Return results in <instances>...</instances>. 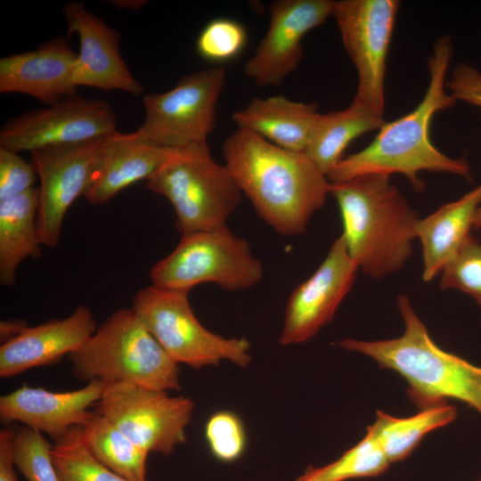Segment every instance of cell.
<instances>
[{
	"mask_svg": "<svg viewBox=\"0 0 481 481\" xmlns=\"http://www.w3.org/2000/svg\"><path fill=\"white\" fill-rule=\"evenodd\" d=\"M457 417V410L446 403L426 407L413 416L399 418L378 411L371 425L390 463L408 457L424 436Z\"/></svg>",
	"mask_w": 481,
	"mask_h": 481,
	"instance_id": "obj_25",
	"label": "cell"
},
{
	"mask_svg": "<svg viewBox=\"0 0 481 481\" xmlns=\"http://www.w3.org/2000/svg\"><path fill=\"white\" fill-rule=\"evenodd\" d=\"M51 454L60 481H131L92 455L84 442L81 426L54 441Z\"/></svg>",
	"mask_w": 481,
	"mask_h": 481,
	"instance_id": "obj_28",
	"label": "cell"
},
{
	"mask_svg": "<svg viewBox=\"0 0 481 481\" xmlns=\"http://www.w3.org/2000/svg\"><path fill=\"white\" fill-rule=\"evenodd\" d=\"M225 80L224 69L209 68L183 76L167 92L144 95V119L135 135L167 150L208 143Z\"/></svg>",
	"mask_w": 481,
	"mask_h": 481,
	"instance_id": "obj_9",
	"label": "cell"
},
{
	"mask_svg": "<svg viewBox=\"0 0 481 481\" xmlns=\"http://www.w3.org/2000/svg\"><path fill=\"white\" fill-rule=\"evenodd\" d=\"M473 227L476 229L481 228V202L476 209L474 215Z\"/></svg>",
	"mask_w": 481,
	"mask_h": 481,
	"instance_id": "obj_38",
	"label": "cell"
},
{
	"mask_svg": "<svg viewBox=\"0 0 481 481\" xmlns=\"http://www.w3.org/2000/svg\"><path fill=\"white\" fill-rule=\"evenodd\" d=\"M38 189L0 201V283L12 286L26 258H39L42 243L37 229Z\"/></svg>",
	"mask_w": 481,
	"mask_h": 481,
	"instance_id": "obj_23",
	"label": "cell"
},
{
	"mask_svg": "<svg viewBox=\"0 0 481 481\" xmlns=\"http://www.w3.org/2000/svg\"><path fill=\"white\" fill-rule=\"evenodd\" d=\"M358 269L340 235L315 272L289 295L280 344L305 343L329 323L354 285Z\"/></svg>",
	"mask_w": 481,
	"mask_h": 481,
	"instance_id": "obj_14",
	"label": "cell"
},
{
	"mask_svg": "<svg viewBox=\"0 0 481 481\" xmlns=\"http://www.w3.org/2000/svg\"><path fill=\"white\" fill-rule=\"evenodd\" d=\"M114 5L119 8H129V9H138L141 8L143 5H144L147 1H112Z\"/></svg>",
	"mask_w": 481,
	"mask_h": 481,
	"instance_id": "obj_37",
	"label": "cell"
},
{
	"mask_svg": "<svg viewBox=\"0 0 481 481\" xmlns=\"http://www.w3.org/2000/svg\"><path fill=\"white\" fill-rule=\"evenodd\" d=\"M37 173L19 153L0 148V201L34 188Z\"/></svg>",
	"mask_w": 481,
	"mask_h": 481,
	"instance_id": "obj_33",
	"label": "cell"
},
{
	"mask_svg": "<svg viewBox=\"0 0 481 481\" xmlns=\"http://www.w3.org/2000/svg\"><path fill=\"white\" fill-rule=\"evenodd\" d=\"M446 87L456 101L481 108V72L461 62L452 69Z\"/></svg>",
	"mask_w": 481,
	"mask_h": 481,
	"instance_id": "obj_34",
	"label": "cell"
},
{
	"mask_svg": "<svg viewBox=\"0 0 481 481\" xmlns=\"http://www.w3.org/2000/svg\"><path fill=\"white\" fill-rule=\"evenodd\" d=\"M390 462L380 447L371 426L364 437L336 461L309 467L295 481H346L371 477L385 472Z\"/></svg>",
	"mask_w": 481,
	"mask_h": 481,
	"instance_id": "obj_27",
	"label": "cell"
},
{
	"mask_svg": "<svg viewBox=\"0 0 481 481\" xmlns=\"http://www.w3.org/2000/svg\"><path fill=\"white\" fill-rule=\"evenodd\" d=\"M481 202V183L460 199L446 203L415 225L422 246V278L430 281L442 273L471 234L476 209Z\"/></svg>",
	"mask_w": 481,
	"mask_h": 481,
	"instance_id": "obj_22",
	"label": "cell"
},
{
	"mask_svg": "<svg viewBox=\"0 0 481 481\" xmlns=\"http://www.w3.org/2000/svg\"><path fill=\"white\" fill-rule=\"evenodd\" d=\"M29 325L24 320L2 321L0 323V337L2 343L19 336Z\"/></svg>",
	"mask_w": 481,
	"mask_h": 481,
	"instance_id": "obj_36",
	"label": "cell"
},
{
	"mask_svg": "<svg viewBox=\"0 0 481 481\" xmlns=\"http://www.w3.org/2000/svg\"><path fill=\"white\" fill-rule=\"evenodd\" d=\"M105 382L95 379L84 387L52 392L26 385L0 397V416L4 422L18 421L56 441L72 428L83 426L88 408L101 399Z\"/></svg>",
	"mask_w": 481,
	"mask_h": 481,
	"instance_id": "obj_17",
	"label": "cell"
},
{
	"mask_svg": "<svg viewBox=\"0 0 481 481\" xmlns=\"http://www.w3.org/2000/svg\"><path fill=\"white\" fill-rule=\"evenodd\" d=\"M205 438L214 457L224 462L239 459L247 444L241 420L229 411L216 412L208 418L205 425Z\"/></svg>",
	"mask_w": 481,
	"mask_h": 481,
	"instance_id": "obj_32",
	"label": "cell"
},
{
	"mask_svg": "<svg viewBox=\"0 0 481 481\" xmlns=\"http://www.w3.org/2000/svg\"><path fill=\"white\" fill-rule=\"evenodd\" d=\"M452 57L451 38L439 37L428 59L429 82L422 100L408 114L385 122L365 148L343 158L327 175L330 183L367 174L390 176L398 173L406 176L414 189L421 190L424 183L418 175L422 171L471 177L468 160L445 155L433 144L429 135L434 116L457 102L446 90Z\"/></svg>",
	"mask_w": 481,
	"mask_h": 481,
	"instance_id": "obj_2",
	"label": "cell"
},
{
	"mask_svg": "<svg viewBox=\"0 0 481 481\" xmlns=\"http://www.w3.org/2000/svg\"><path fill=\"white\" fill-rule=\"evenodd\" d=\"M397 306L404 324L400 337L375 341L344 338L336 345L398 373L409 385V397L421 409L454 399L481 414V367L438 346L406 296H398Z\"/></svg>",
	"mask_w": 481,
	"mask_h": 481,
	"instance_id": "obj_4",
	"label": "cell"
},
{
	"mask_svg": "<svg viewBox=\"0 0 481 481\" xmlns=\"http://www.w3.org/2000/svg\"><path fill=\"white\" fill-rule=\"evenodd\" d=\"M264 266L249 241L227 225L182 235L179 243L150 271L151 284L190 292L202 283L240 291L258 284Z\"/></svg>",
	"mask_w": 481,
	"mask_h": 481,
	"instance_id": "obj_7",
	"label": "cell"
},
{
	"mask_svg": "<svg viewBox=\"0 0 481 481\" xmlns=\"http://www.w3.org/2000/svg\"><path fill=\"white\" fill-rule=\"evenodd\" d=\"M84 442L104 466L131 481H147L149 452L127 438L110 420L91 412L82 426Z\"/></svg>",
	"mask_w": 481,
	"mask_h": 481,
	"instance_id": "obj_26",
	"label": "cell"
},
{
	"mask_svg": "<svg viewBox=\"0 0 481 481\" xmlns=\"http://www.w3.org/2000/svg\"><path fill=\"white\" fill-rule=\"evenodd\" d=\"M400 2L335 1V18L344 47L358 75L353 101L384 117L387 58Z\"/></svg>",
	"mask_w": 481,
	"mask_h": 481,
	"instance_id": "obj_11",
	"label": "cell"
},
{
	"mask_svg": "<svg viewBox=\"0 0 481 481\" xmlns=\"http://www.w3.org/2000/svg\"><path fill=\"white\" fill-rule=\"evenodd\" d=\"M384 123V117L353 101L344 110L320 114L304 153L327 176L352 141Z\"/></svg>",
	"mask_w": 481,
	"mask_h": 481,
	"instance_id": "obj_24",
	"label": "cell"
},
{
	"mask_svg": "<svg viewBox=\"0 0 481 481\" xmlns=\"http://www.w3.org/2000/svg\"><path fill=\"white\" fill-rule=\"evenodd\" d=\"M170 150L115 132L98 151L83 197L92 205L107 203L129 185L147 181L166 160Z\"/></svg>",
	"mask_w": 481,
	"mask_h": 481,
	"instance_id": "obj_20",
	"label": "cell"
},
{
	"mask_svg": "<svg viewBox=\"0 0 481 481\" xmlns=\"http://www.w3.org/2000/svg\"><path fill=\"white\" fill-rule=\"evenodd\" d=\"M334 2L273 1L267 30L244 65L245 76L258 86L281 84L302 60L305 36L332 15Z\"/></svg>",
	"mask_w": 481,
	"mask_h": 481,
	"instance_id": "obj_15",
	"label": "cell"
},
{
	"mask_svg": "<svg viewBox=\"0 0 481 481\" xmlns=\"http://www.w3.org/2000/svg\"><path fill=\"white\" fill-rule=\"evenodd\" d=\"M440 288L461 290L481 308V242L470 234L442 271Z\"/></svg>",
	"mask_w": 481,
	"mask_h": 481,
	"instance_id": "obj_31",
	"label": "cell"
},
{
	"mask_svg": "<svg viewBox=\"0 0 481 481\" xmlns=\"http://www.w3.org/2000/svg\"><path fill=\"white\" fill-rule=\"evenodd\" d=\"M79 380L128 381L168 391L181 388L178 364L144 327L133 308L113 312L69 355Z\"/></svg>",
	"mask_w": 481,
	"mask_h": 481,
	"instance_id": "obj_5",
	"label": "cell"
},
{
	"mask_svg": "<svg viewBox=\"0 0 481 481\" xmlns=\"http://www.w3.org/2000/svg\"><path fill=\"white\" fill-rule=\"evenodd\" d=\"M105 137L29 152V162L40 180L37 229L43 246L57 247L65 215L72 203L84 195Z\"/></svg>",
	"mask_w": 481,
	"mask_h": 481,
	"instance_id": "obj_13",
	"label": "cell"
},
{
	"mask_svg": "<svg viewBox=\"0 0 481 481\" xmlns=\"http://www.w3.org/2000/svg\"><path fill=\"white\" fill-rule=\"evenodd\" d=\"M96 412L146 452L169 455L186 442L194 402L128 381L105 383Z\"/></svg>",
	"mask_w": 481,
	"mask_h": 481,
	"instance_id": "obj_10",
	"label": "cell"
},
{
	"mask_svg": "<svg viewBox=\"0 0 481 481\" xmlns=\"http://www.w3.org/2000/svg\"><path fill=\"white\" fill-rule=\"evenodd\" d=\"M321 113L314 102H296L283 95L253 98L232 114L239 129L250 132L281 148L305 152Z\"/></svg>",
	"mask_w": 481,
	"mask_h": 481,
	"instance_id": "obj_21",
	"label": "cell"
},
{
	"mask_svg": "<svg viewBox=\"0 0 481 481\" xmlns=\"http://www.w3.org/2000/svg\"><path fill=\"white\" fill-rule=\"evenodd\" d=\"M116 126L117 116L107 101L76 94L6 120L0 129V148L31 152L107 136L117 132Z\"/></svg>",
	"mask_w": 481,
	"mask_h": 481,
	"instance_id": "obj_12",
	"label": "cell"
},
{
	"mask_svg": "<svg viewBox=\"0 0 481 481\" xmlns=\"http://www.w3.org/2000/svg\"><path fill=\"white\" fill-rule=\"evenodd\" d=\"M481 481V480H480Z\"/></svg>",
	"mask_w": 481,
	"mask_h": 481,
	"instance_id": "obj_39",
	"label": "cell"
},
{
	"mask_svg": "<svg viewBox=\"0 0 481 481\" xmlns=\"http://www.w3.org/2000/svg\"><path fill=\"white\" fill-rule=\"evenodd\" d=\"M248 41L245 27L230 18H216L202 29L196 41V50L203 59L221 62L235 58Z\"/></svg>",
	"mask_w": 481,
	"mask_h": 481,
	"instance_id": "obj_30",
	"label": "cell"
},
{
	"mask_svg": "<svg viewBox=\"0 0 481 481\" xmlns=\"http://www.w3.org/2000/svg\"><path fill=\"white\" fill-rule=\"evenodd\" d=\"M12 451V429L0 431V481H19L15 472Z\"/></svg>",
	"mask_w": 481,
	"mask_h": 481,
	"instance_id": "obj_35",
	"label": "cell"
},
{
	"mask_svg": "<svg viewBox=\"0 0 481 481\" xmlns=\"http://www.w3.org/2000/svg\"><path fill=\"white\" fill-rule=\"evenodd\" d=\"M145 184L171 203L182 235L225 226L243 195L208 143L170 150Z\"/></svg>",
	"mask_w": 481,
	"mask_h": 481,
	"instance_id": "obj_6",
	"label": "cell"
},
{
	"mask_svg": "<svg viewBox=\"0 0 481 481\" xmlns=\"http://www.w3.org/2000/svg\"><path fill=\"white\" fill-rule=\"evenodd\" d=\"M92 311L79 305L69 316L26 328L0 346V377L52 365L77 351L97 330Z\"/></svg>",
	"mask_w": 481,
	"mask_h": 481,
	"instance_id": "obj_19",
	"label": "cell"
},
{
	"mask_svg": "<svg viewBox=\"0 0 481 481\" xmlns=\"http://www.w3.org/2000/svg\"><path fill=\"white\" fill-rule=\"evenodd\" d=\"M77 53L66 37H56L35 50L0 59V93H19L47 106L76 94L72 74Z\"/></svg>",
	"mask_w": 481,
	"mask_h": 481,
	"instance_id": "obj_18",
	"label": "cell"
},
{
	"mask_svg": "<svg viewBox=\"0 0 481 481\" xmlns=\"http://www.w3.org/2000/svg\"><path fill=\"white\" fill-rule=\"evenodd\" d=\"M68 35L76 34L79 52L72 74V83L102 91L119 90L141 95L143 86L121 57L119 31L88 11L82 2L64 5Z\"/></svg>",
	"mask_w": 481,
	"mask_h": 481,
	"instance_id": "obj_16",
	"label": "cell"
},
{
	"mask_svg": "<svg viewBox=\"0 0 481 481\" xmlns=\"http://www.w3.org/2000/svg\"><path fill=\"white\" fill-rule=\"evenodd\" d=\"M188 295L151 284L137 291L132 308L175 363L196 370L223 361L248 366L252 360L249 339L208 330L195 316Z\"/></svg>",
	"mask_w": 481,
	"mask_h": 481,
	"instance_id": "obj_8",
	"label": "cell"
},
{
	"mask_svg": "<svg viewBox=\"0 0 481 481\" xmlns=\"http://www.w3.org/2000/svg\"><path fill=\"white\" fill-rule=\"evenodd\" d=\"M389 179L367 174L330 186L346 249L358 268L374 279L403 268L416 238L418 214Z\"/></svg>",
	"mask_w": 481,
	"mask_h": 481,
	"instance_id": "obj_3",
	"label": "cell"
},
{
	"mask_svg": "<svg viewBox=\"0 0 481 481\" xmlns=\"http://www.w3.org/2000/svg\"><path fill=\"white\" fill-rule=\"evenodd\" d=\"M224 166L257 215L275 232H306L330 194L327 176L304 153L239 129L223 144Z\"/></svg>",
	"mask_w": 481,
	"mask_h": 481,
	"instance_id": "obj_1",
	"label": "cell"
},
{
	"mask_svg": "<svg viewBox=\"0 0 481 481\" xmlns=\"http://www.w3.org/2000/svg\"><path fill=\"white\" fill-rule=\"evenodd\" d=\"M12 429L13 461L28 481H60L52 459L53 445L41 432L26 426Z\"/></svg>",
	"mask_w": 481,
	"mask_h": 481,
	"instance_id": "obj_29",
	"label": "cell"
}]
</instances>
